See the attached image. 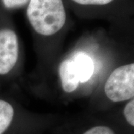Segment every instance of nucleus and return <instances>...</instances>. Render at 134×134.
Here are the masks:
<instances>
[{
  "label": "nucleus",
  "mask_w": 134,
  "mask_h": 134,
  "mask_svg": "<svg viewBox=\"0 0 134 134\" xmlns=\"http://www.w3.org/2000/svg\"><path fill=\"white\" fill-rule=\"evenodd\" d=\"M59 75L63 90L67 93L75 91L79 86V78L71 59L63 60L59 66Z\"/></svg>",
  "instance_id": "nucleus-5"
},
{
  "label": "nucleus",
  "mask_w": 134,
  "mask_h": 134,
  "mask_svg": "<svg viewBox=\"0 0 134 134\" xmlns=\"http://www.w3.org/2000/svg\"><path fill=\"white\" fill-rule=\"evenodd\" d=\"M124 117L127 123L131 126H134V100L132 99L126 104L124 108Z\"/></svg>",
  "instance_id": "nucleus-8"
},
{
  "label": "nucleus",
  "mask_w": 134,
  "mask_h": 134,
  "mask_svg": "<svg viewBox=\"0 0 134 134\" xmlns=\"http://www.w3.org/2000/svg\"><path fill=\"white\" fill-rule=\"evenodd\" d=\"M77 4L83 5H107L113 0H73Z\"/></svg>",
  "instance_id": "nucleus-10"
},
{
  "label": "nucleus",
  "mask_w": 134,
  "mask_h": 134,
  "mask_svg": "<svg viewBox=\"0 0 134 134\" xmlns=\"http://www.w3.org/2000/svg\"><path fill=\"white\" fill-rule=\"evenodd\" d=\"M70 59L78 75L79 82L83 83L88 81L92 76L95 70L94 62L91 57L86 52H76L73 54Z\"/></svg>",
  "instance_id": "nucleus-4"
},
{
  "label": "nucleus",
  "mask_w": 134,
  "mask_h": 134,
  "mask_svg": "<svg viewBox=\"0 0 134 134\" xmlns=\"http://www.w3.org/2000/svg\"><path fill=\"white\" fill-rule=\"evenodd\" d=\"M81 134H116V133L109 126L95 125L85 130Z\"/></svg>",
  "instance_id": "nucleus-7"
},
{
  "label": "nucleus",
  "mask_w": 134,
  "mask_h": 134,
  "mask_svg": "<svg viewBox=\"0 0 134 134\" xmlns=\"http://www.w3.org/2000/svg\"><path fill=\"white\" fill-rule=\"evenodd\" d=\"M2 2L6 8L14 9L25 6L29 0H2Z\"/></svg>",
  "instance_id": "nucleus-9"
},
{
  "label": "nucleus",
  "mask_w": 134,
  "mask_h": 134,
  "mask_svg": "<svg viewBox=\"0 0 134 134\" xmlns=\"http://www.w3.org/2000/svg\"><path fill=\"white\" fill-rule=\"evenodd\" d=\"M15 112L8 101L0 98V134H9L13 128Z\"/></svg>",
  "instance_id": "nucleus-6"
},
{
  "label": "nucleus",
  "mask_w": 134,
  "mask_h": 134,
  "mask_svg": "<svg viewBox=\"0 0 134 134\" xmlns=\"http://www.w3.org/2000/svg\"><path fill=\"white\" fill-rule=\"evenodd\" d=\"M27 16L33 29L43 36L58 32L66 19L63 0H30Z\"/></svg>",
  "instance_id": "nucleus-1"
},
{
  "label": "nucleus",
  "mask_w": 134,
  "mask_h": 134,
  "mask_svg": "<svg viewBox=\"0 0 134 134\" xmlns=\"http://www.w3.org/2000/svg\"><path fill=\"white\" fill-rule=\"evenodd\" d=\"M107 97L113 102L130 100L134 96V64L116 68L110 74L104 86Z\"/></svg>",
  "instance_id": "nucleus-2"
},
{
  "label": "nucleus",
  "mask_w": 134,
  "mask_h": 134,
  "mask_svg": "<svg viewBox=\"0 0 134 134\" xmlns=\"http://www.w3.org/2000/svg\"><path fill=\"white\" fill-rule=\"evenodd\" d=\"M19 52L17 36L13 30L0 29V76L8 74L15 66Z\"/></svg>",
  "instance_id": "nucleus-3"
}]
</instances>
